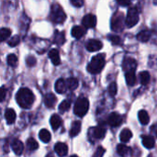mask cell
<instances>
[{
    "mask_svg": "<svg viewBox=\"0 0 157 157\" xmlns=\"http://www.w3.org/2000/svg\"><path fill=\"white\" fill-rule=\"evenodd\" d=\"M71 4L76 7H80L84 5V0H70Z\"/></svg>",
    "mask_w": 157,
    "mask_h": 157,
    "instance_id": "39",
    "label": "cell"
},
{
    "mask_svg": "<svg viewBox=\"0 0 157 157\" xmlns=\"http://www.w3.org/2000/svg\"><path fill=\"white\" fill-rule=\"evenodd\" d=\"M81 132V122L80 121H75L72 124L71 130L69 132V134L71 137H75L79 134V132Z\"/></svg>",
    "mask_w": 157,
    "mask_h": 157,
    "instance_id": "22",
    "label": "cell"
},
{
    "mask_svg": "<svg viewBox=\"0 0 157 157\" xmlns=\"http://www.w3.org/2000/svg\"><path fill=\"white\" fill-rule=\"evenodd\" d=\"M16 118H17V115H16V112L14 109H7L5 112V119L6 121V123L11 125L15 122L16 121Z\"/></svg>",
    "mask_w": 157,
    "mask_h": 157,
    "instance_id": "15",
    "label": "cell"
},
{
    "mask_svg": "<svg viewBox=\"0 0 157 157\" xmlns=\"http://www.w3.org/2000/svg\"><path fill=\"white\" fill-rule=\"evenodd\" d=\"M151 133H152L153 136H155V137H156L157 138V123L154 124V125L151 127Z\"/></svg>",
    "mask_w": 157,
    "mask_h": 157,
    "instance_id": "42",
    "label": "cell"
},
{
    "mask_svg": "<svg viewBox=\"0 0 157 157\" xmlns=\"http://www.w3.org/2000/svg\"><path fill=\"white\" fill-rule=\"evenodd\" d=\"M55 42L58 45H62L64 43L65 41V38H64V33L63 32H60V31H55V37H54Z\"/></svg>",
    "mask_w": 157,
    "mask_h": 157,
    "instance_id": "32",
    "label": "cell"
},
{
    "mask_svg": "<svg viewBox=\"0 0 157 157\" xmlns=\"http://www.w3.org/2000/svg\"><path fill=\"white\" fill-rule=\"evenodd\" d=\"M16 100L20 108L27 109H29L34 103L35 97L30 89L20 88L16 95Z\"/></svg>",
    "mask_w": 157,
    "mask_h": 157,
    "instance_id": "1",
    "label": "cell"
},
{
    "mask_svg": "<svg viewBox=\"0 0 157 157\" xmlns=\"http://www.w3.org/2000/svg\"><path fill=\"white\" fill-rule=\"evenodd\" d=\"M104 154H105V149H104L103 147L99 146V147L98 148V150H97V152L95 153V155H94L97 157H100V156H102Z\"/></svg>",
    "mask_w": 157,
    "mask_h": 157,
    "instance_id": "40",
    "label": "cell"
},
{
    "mask_svg": "<svg viewBox=\"0 0 157 157\" xmlns=\"http://www.w3.org/2000/svg\"><path fill=\"white\" fill-rule=\"evenodd\" d=\"M54 151L59 156H65L68 154V146L63 143H57L54 146Z\"/></svg>",
    "mask_w": 157,
    "mask_h": 157,
    "instance_id": "11",
    "label": "cell"
},
{
    "mask_svg": "<svg viewBox=\"0 0 157 157\" xmlns=\"http://www.w3.org/2000/svg\"><path fill=\"white\" fill-rule=\"evenodd\" d=\"M109 40L114 44V45H120L121 44V39L119 36L116 35H112V36H109Z\"/></svg>",
    "mask_w": 157,
    "mask_h": 157,
    "instance_id": "37",
    "label": "cell"
},
{
    "mask_svg": "<svg viewBox=\"0 0 157 157\" xmlns=\"http://www.w3.org/2000/svg\"><path fill=\"white\" fill-rule=\"evenodd\" d=\"M49 58L52 60V63L54 65H59L61 63V58L59 52L56 49H52L49 52Z\"/></svg>",
    "mask_w": 157,
    "mask_h": 157,
    "instance_id": "16",
    "label": "cell"
},
{
    "mask_svg": "<svg viewBox=\"0 0 157 157\" xmlns=\"http://www.w3.org/2000/svg\"><path fill=\"white\" fill-rule=\"evenodd\" d=\"M108 91H109V94L111 97H115L116 94H117V84L115 82L110 83L109 87H108Z\"/></svg>",
    "mask_w": 157,
    "mask_h": 157,
    "instance_id": "36",
    "label": "cell"
},
{
    "mask_svg": "<svg viewBox=\"0 0 157 157\" xmlns=\"http://www.w3.org/2000/svg\"><path fill=\"white\" fill-rule=\"evenodd\" d=\"M6 61H7V64L11 67H15L17 64V57L14 53L9 54L6 58Z\"/></svg>",
    "mask_w": 157,
    "mask_h": 157,
    "instance_id": "33",
    "label": "cell"
},
{
    "mask_svg": "<svg viewBox=\"0 0 157 157\" xmlns=\"http://www.w3.org/2000/svg\"><path fill=\"white\" fill-rule=\"evenodd\" d=\"M50 123H51V125H52V128L54 131H56V130H58V129L61 127V125H62V119H61V117H60L59 115L54 114V115H52V116L51 117V119H50Z\"/></svg>",
    "mask_w": 157,
    "mask_h": 157,
    "instance_id": "18",
    "label": "cell"
},
{
    "mask_svg": "<svg viewBox=\"0 0 157 157\" xmlns=\"http://www.w3.org/2000/svg\"><path fill=\"white\" fill-rule=\"evenodd\" d=\"M26 62H27V65L28 66H33L36 63V59L33 56H29V57L27 58Z\"/></svg>",
    "mask_w": 157,
    "mask_h": 157,
    "instance_id": "38",
    "label": "cell"
},
{
    "mask_svg": "<svg viewBox=\"0 0 157 157\" xmlns=\"http://www.w3.org/2000/svg\"><path fill=\"white\" fill-rule=\"evenodd\" d=\"M103 44L100 40H94V39H91V40H88L86 43V48L88 52H97V51H99L101 48H102Z\"/></svg>",
    "mask_w": 157,
    "mask_h": 157,
    "instance_id": "9",
    "label": "cell"
},
{
    "mask_svg": "<svg viewBox=\"0 0 157 157\" xmlns=\"http://www.w3.org/2000/svg\"><path fill=\"white\" fill-rule=\"evenodd\" d=\"M150 80H151V76L149 72L144 71L140 73V81L143 86H147L150 83Z\"/></svg>",
    "mask_w": 157,
    "mask_h": 157,
    "instance_id": "26",
    "label": "cell"
},
{
    "mask_svg": "<svg viewBox=\"0 0 157 157\" xmlns=\"http://www.w3.org/2000/svg\"><path fill=\"white\" fill-rule=\"evenodd\" d=\"M56 97L52 94V93H49L47 94L45 97H44V103H45V106L48 108V109H52L54 107V105L56 104Z\"/></svg>",
    "mask_w": 157,
    "mask_h": 157,
    "instance_id": "14",
    "label": "cell"
},
{
    "mask_svg": "<svg viewBox=\"0 0 157 157\" xmlns=\"http://www.w3.org/2000/svg\"><path fill=\"white\" fill-rule=\"evenodd\" d=\"M39 137H40V141H42L45 144H47L51 141V133L49 132V131H47L45 129H43L40 132Z\"/></svg>",
    "mask_w": 157,
    "mask_h": 157,
    "instance_id": "29",
    "label": "cell"
},
{
    "mask_svg": "<svg viewBox=\"0 0 157 157\" xmlns=\"http://www.w3.org/2000/svg\"><path fill=\"white\" fill-rule=\"evenodd\" d=\"M138 118H139V121H140L141 124L147 125L149 123L150 117H149V114H148V112L146 110H144V109L140 110L139 113H138Z\"/></svg>",
    "mask_w": 157,
    "mask_h": 157,
    "instance_id": "21",
    "label": "cell"
},
{
    "mask_svg": "<svg viewBox=\"0 0 157 157\" xmlns=\"http://www.w3.org/2000/svg\"><path fill=\"white\" fill-rule=\"evenodd\" d=\"M19 42H20V38H19V36H18V35H15V36H13L11 39L8 40L7 44H8L10 47H15V46L18 45Z\"/></svg>",
    "mask_w": 157,
    "mask_h": 157,
    "instance_id": "35",
    "label": "cell"
},
{
    "mask_svg": "<svg viewBox=\"0 0 157 157\" xmlns=\"http://www.w3.org/2000/svg\"><path fill=\"white\" fill-rule=\"evenodd\" d=\"M139 11L136 7H131L129 8L127 12V16L125 18L126 27L127 28H132L139 22Z\"/></svg>",
    "mask_w": 157,
    "mask_h": 157,
    "instance_id": "5",
    "label": "cell"
},
{
    "mask_svg": "<svg viewBox=\"0 0 157 157\" xmlns=\"http://www.w3.org/2000/svg\"><path fill=\"white\" fill-rule=\"evenodd\" d=\"M82 24H83L84 27L86 28V29L94 28V27L96 26V24H97V17H96V16H94L93 14L86 15V16L83 17Z\"/></svg>",
    "mask_w": 157,
    "mask_h": 157,
    "instance_id": "10",
    "label": "cell"
},
{
    "mask_svg": "<svg viewBox=\"0 0 157 157\" xmlns=\"http://www.w3.org/2000/svg\"><path fill=\"white\" fill-rule=\"evenodd\" d=\"M132 137V132L129 129H124L120 134V139L122 143H128Z\"/></svg>",
    "mask_w": 157,
    "mask_h": 157,
    "instance_id": "23",
    "label": "cell"
},
{
    "mask_svg": "<svg viewBox=\"0 0 157 157\" xmlns=\"http://www.w3.org/2000/svg\"><path fill=\"white\" fill-rule=\"evenodd\" d=\"M1 91H2V96H1V101H4L5 100V98H6V89L4 86L1 87Z\"/></svg>",
    "mask_w": 157,
    "mask_h": 157,
    "instance_id": "43",
    "label": "cell"
},
{
    "mask_svg": "<svg viewBox=\"0 0 157 157\" xmlns=\"http://www.w3.org/2000/svg\"><path fill=\"white\" fill-rule=\"evenodd\" d=\"M105 63H106V55H105V53L97 54L96 56H94L92 58L91 62L87 65V71L90 74L97 75V74H98V73H100L102 71L103 67L105 66Z\"/></svg>",
    "mask_w": 157,
    "mask_h": 157,
    "instance_id": "2",
    "label": "cell"
},
{
    "mask_svg": "<svg viewBox=\"0 0 157 157\" xmlns=\"http://www.w3.org/2000/svg\"><path fill=\"white\" fill-rule=\"evenodd\" d=\"M51 19L54 23H63L66 19V14L64 13L63 7L58 4H53L51 7Z\"/></svg>",
    "mask_w": 157,
    "mask_h": 157,
    "instance_id": "3",
    "label": "cell"
},
{
    "mask_svg": "<svg viewBox=\"0 0 157 157\" xmlns=\"http://www.w3.org/2000/svg\"><path fill=\"white\" fill-rule=\"evenodd\" d=\"M108 123L110 127H118L122 123V117L117 112H112L108 118Z\"/></svg>",
    "mask_w": 157,
    "mask_h": 157,
    "instance_id": "8",
    "label": "cell"
},
{
    "mask_svg": "<svg viewBox=\"0 0 157 157\" xmlns=\"http://www.w3.org/2000/svg\"><path fill=\"white\" fill-rule=\"evenodd\" d=\"M86 34V29L81 26H75L72 29V36L75 39H80Z\"/></svg>",
    "mask_w": 157,
    "mask_h": 157,
    "instance_id": "17",
    "label": "cell"
},
{
    "mask_svg": "<svg viewBox=\"0 0 157 157\" xmlns=\"http://www.w3.org/2000/svg\"><path fill=\"white\" fill-rule=\"evenodd\" d=\"M131 152V148L128 147L127 145L121 144L117 146V153L121 155V156H125L127 155L129 153Z\"/></svg>",
    "mask_w": 157,
    "mask_h": 157,
    "instance_id": "27",
    "label": "cell"
},
{
    "mask_svg": "<svg viewBox=\"0 0 157 157\" xmlns=\"http://www.w3.org/2000/svg\"><path fill=\"white\" fill-rule=\"evenodd\" d=\"M126 25L125 17L121 13H116L111 18V29L113 31H121Z\"/></svg>",
    "mask_w": 157,
    "mask_h": 157,
    "instance_id": "6",
    "label": "cell"
},
{
    "mask_svg": "<svg viewBox=\"0 0 157 157\" xmlns=\"http://www.w3.org/2000/svg\"><path fill=\"white\" fill-rule=\"evenodd\" d=\"M70 108H71V103H70V101H68V100H63V101L59 105V110H60V112H62V113L68 111V110L70 109Z\"/></svg>",
    "mask_w": 157,
    "mask_h": 157,
    "instance_id": "34",
    "label": "cell"
},
{
    "mask_svg": "<svg viewBox=\"0 0 157 157\" xmlns=\"http://www.w3.org/2000/svg\"><path fill=\"white\" fill-rule=\"evenodd\" d=\"M89 109V101L85 97H80L77 98L75 104V114L78 117H84Z\"/></svg>",
    "mask_w": 157,
    "mask_h": 157,
    "instance_id": "4",
    "label": "cell"
},
{
    "mask_svg": "<svg viewBox=\"0 0 157 157\" xmlns=\"http://www.w3.org/2000/svg\"><path fill=\"white\" fill-rule=\"evenodd\" d=\"M78 80L76 78L71 77L66 80V86L69 90H75L78 87Z\"/></svg>",
    "mask_w": 157,
    "mask_h": 157,
    "instance_id": "28",
    "label": "cell"
},
{
    "mask_svg": "<svg viewBox=\"0 0 157 157\" xmlns=\"http://www.w3.org/2000/svg\"><path fill=\"white\" fill-rule=\"evenodd\" d=\"M11 35V29H7V28H2L0 30V38H1V41H5Z\"/></svg>",
    "mask_w": 157,
    "mask_h": 157,
    "instance_id": "31",
    "label": "cell"
},
{
    "mask_svg": "<svg viewBox=\"0 0 157 157\" xmlns=\"http://www.w3.org/2000/svg\"><path fill=\"white\" fill-rule=\"evenodd\" d=\"M11 148L13 150V152L17 155H22L23 153V150H24V145L22 144L21 141L19 140H14L11 144Z\"/></svg>",
    "mask_w": 157,
    "mask_h": 157,
    "instance_id": "12",
    "label": "cell"
},
{
    "mask_svg": "<svg viewBox=\"0 0 157 157\" xmlns=\"http://www.w3.org/2000/svg\"><path fill=\"white\" fill-rule=\"evenodd\" d=\"M122 68L125 73L128 72H135L137 68V63L132 58H126L122 63Z\"/></svg>",
    "mask_w": 157,
    "mask_h": 157,
    "instance_id": "7",
    "label": "cell"
},
{
    "mask_svg": "<svg viewBox=\"0 0 157 157\" xmlns=\"http://www.w3.org/2000/svg\"><path fill=\"white\" fill-rule=\"evenodd\" d=\"M152 33L149 30H142L137 34V40L141 42H147L151 39Z\"/></svg>",
    "mask_w": 157,
    "mask_h": 157,
    "instance_id": "20",
    "label": "cell"
},
{
    "mask_svg": "<svg viewBox=\"0 0 157 157\" xmlns=\"http://www.w3.org/2000/svg\"><path fill=\"white\" fill-rule=\"evenodd\" d=\"M118 2L119 5L122 6H127L131 4V0H116Z\"/></svg>",
    "mask_w": 157,
    "mask_h": 157,
    "instance_id": "41",
    "label": "cell"
},
{
    "mask_svg": "<svg viewBox=\"0 0 157 157\" xmlns=\"http://www.w3.org/2000/svg\"><path fill=\"white\" fill-rule=\"evenodd\" d=\"M106 129L104 127H96L93 130V136L96 139H102L106 134Z\"/></svg>",
    "mask_w": 157,
    "mask_h": 157,
    "instance_id": "25",
    "label": "cell"
},
{
    "mask_svg": "<svg viewBox=\"0 0 157 157\" xmlns=\"http://www.w3.org/2000/svg\"><path fill=\"white\" fill-rule=\"evenodd\" d=\"M143 139V144L145 148L147 149H152L155 147V138L154 136H151V135H144L142 137Z\"/></svg>",
    "mask_w": 157,
    "mask_h": 157,
    "instance_id": "13",
    "label": "cell"
},
{
    "mask_svg": "<svg viewBox=\"0 0 157 157\" xmlns=\"http://www.w3.org/2000/svg\"><path fill=\"white\" fill-rule=\"evenodd\" d=\"M55 91L59 94H63L66 91L67 86H66V82L63 79H58L55 83L54 86Z\"/></svg>",
    "mask_w": 157,
    "mask_h": 157,
    "instance_id": "19",
    "label": "cell"
},
{
    "mask_svg": "<svg viewBox=\"0 0 157 157\" xmlns=\"http://www.w3.org/2000/svg\"><path fill=\"white\" fill-rule=\"evenodd\" d=\"M125 78H126V82H127L128 86H133L136 84L137 79H136V75H135V72H128V73H126Z\"/></svg>",
    "mask_w": 157,
    "mask_h": 157,
    "instance_id": "24",
    "label": "cell"
},
{
    "mask_svg": "<svg viewBox=\"0 0 157 157\" xmlns=\"http://www.w3.org/2000/svg\"><path fill=\"white\" fill-rule=\"evenodd\" d=\"M26 146L29 151H35L39 148V144L38 143L33 139V138H29L27 143H26Z\"/></svg>",
    "mask_w": 157,
    "mask_h": 157,
    "instance_id": "30",
    "label": "cell"
}]
</instances>
